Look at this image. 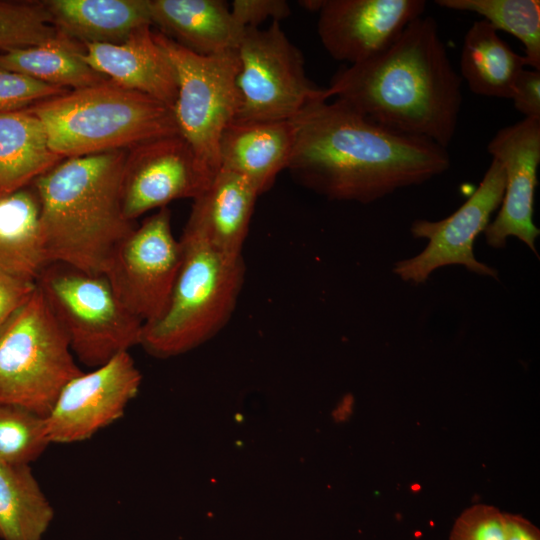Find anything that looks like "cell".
<instances>
[{
    "label": "cell",
    "instance_id": "d6986e66",
    "mask_svg": "<svg viewBox=\"0 0 540 540\" xmlns=\"http://www.w3.org/2000/svg\"><path fill=\"white\" fill-rule=\"evenodd\" d=\"M152 25L200 55L236 50L245 28L222 0H149Z\"/></svg>",
    "mask_w": 540,
    "mask_h": 540
},
{
    "label": "cell",
    "instance_id": "2e32d148",
    "mask_svg": "<svg viewBox=\"0 0 540 540\" xmlns=\"http://www.w3.org/2000/svg\"><path fill=\"white\" fill-rule=\"evenodd\" d=\"M151 26L121 43L83 44V59L116 85L146 94L172 109L177 96L174 67Z\"/></svg>",
    "mask_w": 540,
    "mask_h": 540
},
{
    "label": "cell",
    "instance_id": "ac0fdd59",
    "mask_svg": "<svg viewBox=\"0 0 540 540\" xmlns=\"http://www.w3.org/2000/svg\"><path fill=\"white\" fill-rule=\"evenodd\" d=\"M295 144L292 120H234L219 142V168L244 177L259 195L287 169Z\"/></svg>",
    "mask_w": 540,
    "mask_h": 540
},
{
    "label": "cell",
    "instance_id": "4316f807",
    "mask_svg": "<svg viewBox=\"0 0 540 540\" xmlns=\"http://www.w3.org/2000/svg\"><path fill=\"white\" fill-rule=\"evenodd\" d=\"M49 444L45 417L0 404V465H29Z\"/></svg>",
    "mask_w": 540,
    "mask_h": 540
},
{
    "label": "cell",
    "instance_id": "52a82bcc",
    "mask_svg": "<svg viewBox=\"0 0 540 540\" xmlns=\"http://www.w3.org/2000/svg\"><path fill=\"white\" fill-rule=\"evenodd\" d=\"M36 284L86 366L97 368L140 344L143 322L121 303L104 274L52 262Z\"/></svg>",
    "mask_w": 540,
    "mask_h": 540
},
{
    "label": "cell",
    "instance_id": "3957f363",
    "mask_svg": "<svg viewBox=\"0 0 540 540\" xmlns=\"http://www.w3.org/2000/svg\"><path fill=\"white\" fill-rule=\"evenodd\" d=\"M127 152L66 158L32 183L48 263L104 274L116 246L137 226L122 208Z\"/></svg>",
    "mask_w": 540,
    "mask_h": 540
},
{
    "label": "cell",
    "instance_id": "603a6c76",
    "mask_svg": "<svg viewBox=\"0 0 540 540\" xmlns=\"http://www.w3.org/2000/svg\"><path fill=\"white\" fill-rule=\"evenodd\" d=\"M526 66L524 55L517 54L485 20L474 22L467 30L460 76L474 94L510 99L515 80Z\"/></svg>",
    "mask_w": 540,
    "mask_h": 540
},
{
    "label": "cell",
    "instance_id": "e0dca14e",
    "mask_svg": "<svg viewBox=\"0 0 540 540\" xmlns=\"http://www.w3.org/2000/svg\"><path fill=\"white\" fill-rule=\"evenodd\" d=\"M259 194L241 175L219 168L195 199L182 236L241 256Z\"/></svg>",
    "mask_w": 540,
    "mask_h": 540
},
{
    "label": "cell",
    "instance_id": "277c9868",
    "mask_svg": "<svg viewBox=\"0 0 540 540\" xmlns=\"http://www.w3.org/2000/svg\"><path fill=\"white\" fill-rule=\"evenodd\" d=\"M26 109L42 122L50 148L63 159L129 150L179 134L170 107L108 79Z\"/></svg>",
    "mask_w": 540,
    "mask_h": 540
},
{
    "label": "cell",
    "instance_id": "cb8c5ba5",
    "mask_svg": "<svg viewBox=\"0 0 540 540\" xmlns=\"http://www.w3.org/2000/svg\"><path fill=\"white\" fill-rule=\"evenodd\" d=\"M82 43L58 32L39 45L0 52V68L75 90L107 80L83 59Z\"/></svg>",
    "mask_w": 540,
    "mask_h": 540
},
{
    "label": "cell",
    "instance_id": "5bb4252c",
    "mask_svg": "<svg viewBox=\"0 0 540 540\" xmlns=\"http://www.w3.org/2000/svg\"><path fill=\"white\" fill-rule=\"evenodd\" d=\"M425 8L423 0H321L317 32L333 59L352 65L385 50Z\"/></svg>",
    "mask_w": 540,
    "mask_h": 540
},
{
    "label": "cell",
    "instance_id": "30bf717a",
    "mask_svg": "<svg viewBox=\"0 0 540 540\" xmlns=\"http://www.w3.org/2000/svg\"><path fill=\"white\" fill-rule=\"evenodd\" d=\"M183 248L167 207L136 226L116 246L104 275L121 303L143 324L166 307L182 262Z\"/></svg>",
    "mask_w": 540,
    "mask_h": 540
},
{
    "label": "cell",
    "instance_id": "7402d4cb",
    "mask_svg": "<svg viewBox=\"0 0 540 540\" xmlns=\"http://www.w3.org/2000/svg\"><path fill=\"white\" fill-rule=\"evenodd\" d=\"M47 264L32 185L0 197V270L36 282Z\"/></svg>",
    "mask_w": 540,
    "mask_h": 540
},
{
    "label": "cell",
    "instance_id": "8fae6325",
    "mask_svg": "<svg viewBox=\"0 0 540 540\" xmlns=\"http://www.w3.org/2000/svg\"><path fill=\"white\" fill-rule=\"evenodd\" d=\"M505 191V172L492 159L480 185L453 214L439 221L415 220L411 233L428 239L417 256L398 261L394 273L404 281L425 282L437 268L459 264L469 271L497 278V271L474 256L475 238L489 224L491 214L501 205Z\"/></svg>",
    "mask_w": 540,
    "mask_h": 540
},
{
    "label": "cell",
    "instance_id": "836d02e7",
    "mask_svg": "<svg viewBox=\"0 0 540 540\" xmlns=\"http://www.w3.org/2000/svg\"><path fill=\"white\" fill-rule=\"evenodd\" d=\"M505 540H540V530L520 514L503 512Z\"/></svg>",
    "mask_w": 540,
    "mask_h": 540
},
{
    "label": "cell",
    "instance_id": "d4e9b609",
    "mask_svg": "<svg viewBox=\"0 0 540 540\" xmlns=\"http://www.w3.org/2000/svg\"><path fill=\"white\" fill-rule=\"evenodd\" d=\"M53 518L30 466L0 465V539L41 540Z\"/></svg>",
    "mask_w": 540,
    "mask_h": 540
},
{
    "label": "cell",
    "instance_id": "4dcf8cb0",
    "mask_svg": "<svg viewBox=\"0 0 540 540\" xmlns=\"http://www.w3.org/2000/svg\"><path fill=\"white\" fill-rule=\"evenodd\" d=\"M229 6L243 28H258L268 19L280 22L291 13L288 2L284 0H234Z\"/></svg>",
    "mask_w": 540,
    "mask_h": 540
},
{
    "label": "cell",
    "instance_id": "9a60e30c",
    "mask_svg": "<svg viewBox=\"0 0 540 540\" xmlns=\"http://www.w3.org/2000/svg\"><path fill=\"white\" fill-rule=\"evenodd\" d=\"M487 151L503 167L505 191L495 220L484 230L486 242L501 248L509 236H515L537 255L539 229L533 223V203L540 164V118H523L500 129Z\"/></svg>",
    "mask_w": 540,
    "mask_h": 540
},
{
    "label": "cell",
    "instance_id": "5b68a950",
    "mask_svg": "<svg viewBox=\"0 0 540 540\" xmlns=\"http://www.w3.org/2000/svg\"><path fill=\"white\" fill-rule=\"evenodd\" d=\"M180 241L182 262L166 307L142 327L139 345L158 358L185 353L222 329L245 277L242 255H227L185 236Z\"/></svg>",
    "mask_w": 540,
    "mask_h": 540
},
{
    "label": "cell",
    "instance_id": "6da1fadb",
    "mask_svg": "<svg viewBox=\"0 0 540 540\" xmlns=\"http://www.w3.org/2000/svg\"><path fill=\"white\" fill-rule=\"evenodd\" d=\"M291 120L295 144L287 169L332 200L370 203L450 167L447 149L383 127L338 99L317 98Z\"/></svg>",
    "mask_w": 540,
    "mask_h": 540
},
{
    "label": "cell",
    "instance_id": "9c48e42d",
    "mask_svg": "<svg viewBox=\"0 0 540 540\" xmlns=\"http://www.w3.org/2000/svg\"><path fill=\"white\" fill-rule=\"evenodd\" d=\"M237 55L240 105L235 120H291L309 102L328 98L307 77L301 51L278 21L265 29L245 28Z\"/></svg>",
    "mask_w": 540,
    "mask_h": 540
},
{
    "label": "cell",
    "instance_id": "8992f818",
    "mask_svg": "<svg viewBox=\"0 0 540 540\" xmlns=\"http://www.w3.org/2000/svg\"><path fill=\"white\" fill-rule=\"evenodd\" d=\"M81 372L37 287L0 329V404L46 417L63 387Z\"/></svg>",
    "mask_w": 540,
    "mask_h": 540
},
{
    "label": "cell",
    "instance_id": "44dd1931",
    "mask_svg": "<svg viewBox=\"0 0 540 540\" xmlns=\"http://www.w3.org/2000/svg\"><path fill=\"white\" fill-rule=\"evenodd\" d=\"M62 160L38 117L27 109L0 113V197L32 185Z\"/></svg>",
    "mask_w": 540,
    "mask_h": 540
},
{
    "label": "cell",
    "instance_id": "4fadbf2b",
    "mask_svg": "<svg viewBox=\"0 0 540 540\" xmlns=\"http://www.w3.org/2000/svg\"><path fill=\"white\" fill-rule=\"evenodd\" d=\"M215 174L179 134L139 144L127 152L122 180L123 212L128 220L135 221L174 200L195 199Z\"/></svg>",
    "mask_w": 540,
    "mask_h": 540
},
{
    "label": "cell",
    "instance_id": "ffe728a7",
    "mask_svg": "<svg viewBox=\"0 0 540 540\" xmlns=\"http://www.w3.org/2000/svg\"><path fill=\"white\" fill-rule=\"evenodd\" d=\"M51 24L82 44L121 43L152 26L149 0H45Z\"/></svg>",
    "mask_w": 540,
    "mask_h": 540
},
{
    "label": "cell",
    "instance_id": "d6a6232c",
    "mask_svg": "<svg viewBox=\"0 0 540 540\" xmlns=\"http://www.w3.org/2000/svg\"><path fill=\"white\" fill-rule=\"evenodd\" d=\"M510 99L524 118H540V70L524 68L515 80Z\"/></svg>",
    "mask_w": 540,
    "mask_h": 540
},
{
    "label": "cell",
    "instance_id": "f1b7e54d",
    "mask_svg": "<svg viewBox=\"0 0 540 540\" xmlns=\"http://www.w3.org/2000/svg\"><path fill=\"white\" fill-rule=\"evenodd\" d=\"M69 90L0 68V113L26 109Z\"/></svg>",
    "mask_w": 540,
    "mask_h": 540
},
{
    "label": "cell",
    "instance_id": "1f68e13d",
    "mask_svg": "<svg viewBox=\"0 0 540 540\" xmlns=\"http://www.w3.org/2000/svg\"><path fill=\"white\" fill-rule=\"evenodd\" d=\"M35 281L0 270V329L32 296Z\"/></svg>",
    "mask_w": 540,
    "mask_h": 540
},
{
    "label": "cell",
    "instance_id": "ba28073f",
    "mask_svg": "<svg viewBox=\"0 0 540 540\" xmlns=\"http://www.w3.org/2000/svg\"><path fill=\"white\" fill-rule=\"evenodd\" d=\"M154 35L176 73L177 96L172 112L178 133L215 174L220 167V138L236 119L240 105L237 49L200 55L160 32Z\"/></svg>",
    "mask_w": 540,
    "mask_h": 540
},
{
    "label": "cell",
    "instance_id": "484cf974",
    "mask_svg": "<svg viewBox=\"0 0 540 540\" xmlns=\"http://www.w3.org/2000/svg\"><path fill=\"white\" fill-rule=\"evenodd\" d=\"M440 7L473 12L496 30L516 37L524 46L526 65L540 70L539 0H436Z\"/></svg>",
    "mask_w": 540,
    "mask_h": 540
},
{
    "label": "cell",
    "instance_id": "7c38bea8",
    "mask_svg": "<svg viewBox=\"0 0 540 540\" xmlns=\"http://www.w3.org/2000/svg\"><path fill=\"white\" fill-rule=\"evenodd\" d=\"M141 380L128 351L72 378L45 417L50 443L87 440L121 418L127 404L137 395Z\"/></svg>",
    "mask_w": 540,
    "mask_h": 540
},
{
    "label": "cell",
    "instance_id": "83f0119b",
    "mask_svg": "<svg viewBox=\"0 0 540 540\" xmlns=\"http://www.w3.org/2000/svg\"><path fill=\"white\" fill-rule=\"evenodd\" d=\"M57 34L42 1L0 0V52L36 46Z\"/></svg>",
    "mask_w": 540,
    "mask_h": 540
},
{
    "label": "cell",
    "instance_id": "7a4b0ae2",
    "mask_svg": "<svg viewBox=\"0 0 540 540\" xmlns=\"http://www.w3.org/2000/svg\"><path fill=\"white\" fill-rule=\"evenodd\" d=\"M454 70L435 20H413L385 50L340 69L326 88L371 121L445 149L462 105Z\"/></svg>",
    "mask_w": 540,
    "mask_h": 540
},
{
    "label": "cell",
    "instance_id": "f546056e",
    "mask_svg": "<svg viewBox=\"0 0 540 540\" xmlns=\"http://www.w3.org/2000/svg\"><path fill=\"white\" fill-rule=\"evenodd\" d=\"M449 540H505L503 512L488 504H474L455 520Z\"/></svg>",
    "mask_w": 540,
    "mask_h": 540
}]
</instances>
